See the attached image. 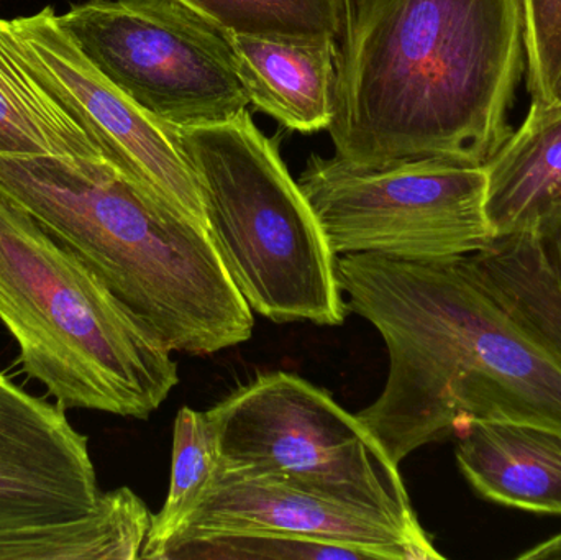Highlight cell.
Segmentation results:
<instances>
[{
  "mask_svg": "<svg viewBox=\"0 0 561 560\" xmlns=\"http://www.w3.org/2000/svg\"><path fill=\"white\" fill-rule=\"evenodd\" d=\"M484 167L488 219L496 237L536 226L561 203V101L529 105L524 121Z\"/></svg>",
  "mask_w": 561,
  "mask_h": 560,
  "instance_id": "obj_15",
  "label": "cell"
},
{
  "mask_svg": "<svg viewBox=\"0 0 561 560\" xmlns=\"http://www.w3.org/2000/svg\"><path fill=\"white\" fill-rule=\"evenodd\" d=\"M530 105L561 101V0H526Z\"/></svg>",
  "mask_w": 561,
  "mask_h": 560,
  "instance_id": "obj_20",
  "label": "cell"
},
{
  "mask_svg": "<svg viewBox=\"0 0 561 560\" xmlns=\"http://www.w3.org/2000/svg\"><path fill=\"white\" fill-rule=\"evenodd\" d=\"M58 20L101 75L174 130L249 111L229 35L176 0H88Z\"/></svg>",
  "mask_w": 561,
  "mask_h": 560,
  "instance_id": "obj_8",
  "label": "cell"
},
{
  "mask_svg": "<svg viewBox=\"0 0 561 560\" xmlns=\"http://www.w3.org/2000/svg\"><path fill=\"white\" fill-rule=\"evenodd\" d=\"M468 262L514 321L561 361V285L533 227L496 237Z\"/></svg>",
  "mask_w": 561,
  "mask_h": 560,
  "instance_id": "obj_16",
  "label": "cell"
},
{
  "mask_svg": "<svg viewBox=\"0 0 561 560\" xmlns=\"http://www.w3.org/2000/svg\"><path fill=\"white\" fill-rule=\"evenodd\" d=\"M297 183L336 256L461 259L496 240L486 167L412 160L355 168L312 155Z\"/></svg>",
  "mask_w": 561,
  "mask_h": 560,
  "instance_id": "obj_7",
  "label": "cell"
},
{
  "mask_svg": "<svg viewBox=\"0 0 561 560\" xmlns=\"http://www.w3.org/2000/svg\"><path fill=\"white\" fill-rule=\"evenodd\" d=\"M0 157L59 158L76 167L107 161L81 115L36 68L5 19H0Z\"/></svg>",
  "mask_w": 561,
  "mask_h": 560,
  "instance_id": "obj_13",
  "label": "cell"
},
{
  "mask_svg": "<svg viewBox=\"0 0 561 560\" xmlns=\"http://www.w3.org/2000/svg\"><path fill=\"white\" fill-rule=\"evenodd\" d=\"M219 464V437L209 413L181 408L174 421L170 492L160 513L151 516L140 559L184 528L213 485Z\"/></svg>",
  "mask_w": 561,
  "mask_h": 560,
  "instance_id": "obj_18",
  "label": "cell"
},
{
  "mask_svg": "<svg viewBox=\"0 0 561 560\" xmlns=\"http://www.w3.org/2000/svg\"><path fill=\"white\" fill-rule=\"evenodd\" d=\"M153 560H382L353 546L265 532L180 533L148 552Z\"/></svg>",
  "mask_w": 561,
  "mask_h": 560,
  "instance_id": "obj_19",
  "label": "cell"
},
{
  "mask_svg": "<svg viewBox=\"0 0 561 560\" xmlns=\"http://www.w3.org/2000/svg\"><path fill=\"white\" fill-rule=\"evenodd\" d=\"M455 459L471 489L507 508L561 516V431L474 420L454 433Z\"/></svg>",
  "mask_w": 561,
  "mask_h": 560,
  "instance_id": "obj_12",
  "label": "cell"
},
{
  "mask_svg": "<svg viewBox=\"0 0 561 560\" xmlns=\"http://www.w3.org/2000/svg\"><path fill=\"white\" fill-rule=\"evenodd\" d=\"M540 250L561 285V203L533 226Z\"/></svg>",
  "mask_w": 561,
  "mask_h": 560,
  "instance_id": "obj_21",
  "label": "cell"
},
{
  "mask_svg": "<svg viewBox=\"0 0 561 560\" xmlns=\"http://www.w3.org/2000/svg\"><path fill=\"white\" fill-rule=\"evenodd\" d=\"M187 532L278 533L366 549L382 560L445 559L422 526L268 473L217 470L180 533Z\"/></svg>",
  "mask_w": 561,
  "mask_h": 560,
  "instance_id": "obj_10",
  "label": "cell"
},
{
  "mask_svg": "<svg viewBox=\"0 0 561 560\" xmlns=\"http://www.w3.org/2000/svg\"><path fill=\"white\" fill-rule=\"evenodd\" d=\"M0 322L65 411L148 420L180 384L157 332L2 191Z\"/></svg>",
  "mask_w": 561,
  "mask_h": 560,
  "instance_id": "obj_4",
  "label": "cell"
},
{
  "mask_svg": "<svg viewBox=\"0 0 561 560\" xmlns=\"http://www.w3.org/2000/svg\"><path fill=\"white\" fill-rule=\"evenodd\" d=\"M519 560H561V533L517 556Z\"/></svg>",
  "mask_w": 561,
  "mask_h": 560,
  "instance_id": "obj_22",
  "label": "cell"
},
{
  "mask_svg": "<svg viewBox=\"0 0 561 560\" xmlns=\"http://www.w3.org/2000/svg\"><path fill=\"white\" fill-rule=\"evenodd\" d=\"M0 191L71 250L171 352L213 355L249 341L252 308L209 230L115 170L0 157Z\"/></svg>",
  "mask_w": 561,
  "mask_h": 560,
  "instance_id": "obj_3",
  "label": "cell"
},
{
  "mask_svg": "<svg viewBox=\"0 0 561 560\" xmlns=\"http://www.w3.org/2000/svg\"><path fill=\"white\" fill-rule=\"evenodd\" d=\"M207 413L219 469L283 477L421 528L399 466L356 414L310 381L272 372Z\"/></svg>",
  "mask_w": 561,
  "mask_h": 560,
  "instance_id": "obj_6",
  "label": "cell"
},
{
  "mask_svg": "<svg viewBox=\"0 0 561 560\" xmlns=\"http://www.w3.org/2000/svg\"><path fill=\"white\" fill-rule=\"evenodd\" d=\"M178 134L210 239L252 311L278 324H343L336 255L276 140L249 111Z\"/></svg>",
  "mask_w": 561,
  "mask_h": 560,
  "instance_id": "obj_5",
  "label": "cell"
},
{
  "mask_svg": "<svg viewBox=\"0 0 561 560\" xmlns=\"http://www.w3.org/2000/svg\"><path fill=\"white\" fill-rule=\"evenodd\" d=\"M99 496L88 436L0 372V535L84 518Z\"/></svg>",
  "mask_w": 561,
  "mask_h": 560,
  "instance_id": "obj_11",
  "label": "cell"
},
{
  "mask_svg": "<svg viewBox=\"0 0 561 560\" xmlns=\"http://www.w3.org/2000/svg\"><path fill=\"white\" fill-rule=\"evenodd\" d=\"M36 68L68 99L105 160L151 196L206 226L180 134L138 107L82 55L53 7L12 20Z\"/></svg>",
  "mask_w": 561,
  "mask_h": 560,
  "instance_id": "obj_9",
  "label": "cell"
},
{
  "mask_svg": "<svg viewBox=\"0 0 561 560\" xmlns=\"http://www.w3.org/2000/svg\"><path fill=\"white\" fill-rule=\"evenodd\" d=\"M526 0H348L329 130L355 168L484 167L513 135Z\"/></svg>",
  "mask_w": 561,
  "mask_h": 560,
  "instance_id": "obj_1",
  "label": "cell"
},
{
  "mask_svg": "<svg viewBox=\"0 0 561 560\" xmlns=\"http://www.w3.org/2000/svg\"><path fill=\"white\" fill-rule=\"evenodd\" d=\"M227 35L336 43L348 0H176Z\"/></svg>",
  "mask_w": 561,
  "mask_h": 560,
  "instance_id": "obj_17",
  "label": "cell"
},
{
  "mask_svg": "<svg viewBox=\"0 0 561 560\" xmlns=\"http://www.w3.org/2000/svg\"><path fill=\"white\" fill-rule=\"evenodd\" d=\"M250 104L300 134L327 130L335 99L336 43L229 35Z\"/></svg>",
  "mask_w": 561,
  "mask_h": 560,
  "instance_id": "obj_14",
  "label": "cell"
},
{
  "mask_svg": "<svg viewBox=\"0 0 561 560\" xmlns=\"http://www.w3.org/2000/svg\"><path fill=\"white\" fill-rule=\"evenodd\" d=\"M346 309L371 322L389 354L381 395L356 416L401 466L467 421L561 431V361L491 296L468 256H336Z\"/></svg>",
  "mask_w": 561,
  "mask_h": 560,
  "instance_id": "obj_2",
  "label": "cell"
}]
</instances>
